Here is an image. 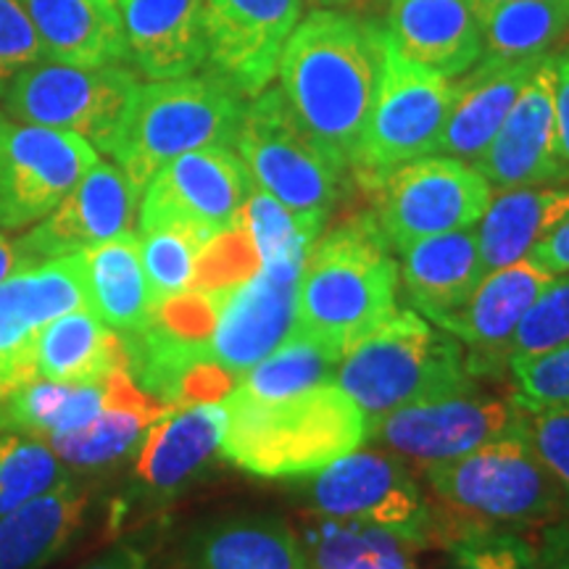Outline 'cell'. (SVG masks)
<instances>
[{"mask_svg":"<svg viewBox=\"0 0 569 569\" xmlns=\"http://www.w3.org/2000/svg\"><path fill=\"white\" fill-rule=\"evenodd\" d=\"M138 88V71L124 63L74 67L40 59L9 84L0 103L11 122L74 132L109 153Z\"/></svg>","mask_w":569,"mask_h":569,"instance_id":"cell-8","label":"cell"},{"mask_svg":"<svg viewBox=\"0 0 569 569\" xmlns=\"http://www.w3.org/2000/svg\"><path fill=\"white\" fill-rule=\"evenodd\" d=\"M386 34L403 59L451 80L482 59L480 21L469 0H386Z\"/></svg>","mask_w":569,"mask_h":569,"instance_id":"cell-22","label":"cell"},{"mask_svg":"<svg viewBox=\"0 0 569 569\" xmlns=\"http://www.w3.org/2000/svg\"><path fill=\"white\" fill-rule=\"evenodd\" d=\"M375 217L398 253L432 234L475 227L490 203V184L453 156H422L372 184Z\"/></svg>","mask_w":569,"mask_h":569,"instance_id":"cell-11","label":"cell"},{"mask_svg":"<svg viewBox=\"0 0 569 569\" xmlns=\"http://www.w3.org/2000/svg\"><path fill=\"white\" fill-rule=\"evenodd\" d=\"M182 569H309V557L282 517L246 515L196 530L182 551Z\"/></svg>","mask_w":569,"mask_h":569,"instance_id":"cell-26","label":"cell"},{"mask_svg":"<svg viewBox=\"0 0 569 569\" xmlns=\"http://www.w3.org/2000/svg\"><path fill=\"white\" fill-rule=\"evenodd\" d=\"M106 409L103 382H53L46 377L21 386L6 403L3 430L32 438H53L88 427Z\"/></svg>","mask_w":569,"mask_h":569,"instance_id":"cell-33","label":"cell"},{"mask_svg":"<svg viewBox=\"0 0 569 569\" xmlns=\"http://www.w3.org/2000/svg\"><path fill=\"white\" fill-rule=\"evenodd\" d=\"M24 267L30 264H27L24 253H21L19 240H11L9 232L0 230V282L9 280L13 272H19Z\"/></svg>","mask_w":569,"mask_h":569,"instance_id":"cell-49","label":"cell"},{"mask_svg":"<svg viewBox=\"0 0 569 569\" xmlns=\"http://www.w3.org/2000/svg\"><path fill=\"white\" fill-rule=\"evenodd\" d=\"M46 59L24 0H0V98L34 61Z\"/></svg>","mask_w":569,"mask_h":569,"instance_id":"cell-44","label":"cell"},{"mask_svg":"<svg viewBox=\"0 0 569 569\" xmlns=\"http://www.w3.org/2000/svg\"><path fill=\"white\" fill-rule=\"evenodd\" d=\"M425 472L443 511L461 522L519 532L543 528L567 511L565 496L532 451L522 425L478 451L425 467Z\"/></svg>","mask_w":569,"mask_h":569,"instance_id":"cell-6","label":"cell"},{"mask_svg":"<svg viewBox=\"0 0 569 569\" xmlns=\"http://www.w3.org/2000/svg\"><path fill=\"white\" fill-rule=\"evenodd\" d=\"M386 30L343 9H311L284 42L282 96L340 163L351 169L382 74Z\"/></svg>","mask_w":569,"mask_h":569,"instance_id":"cell-1","label":"cell"},{"mask_svg":"<svg viewBox=\"0 0 569 569\" xmlns=\"http://www.w3.org/2000/svg\"><path fill=\"white\" fill-rule=\"evenodd\" d=\"M98 159L80 134L9 119L0 130V230L46 219Z\"/></svg>","mask_w":569,"mask_h":569,"instance_id":"cell-13","label":"cell"},{"mask_svg":"<svg viewBox=\"0 0 569 569\" xmlns=\"http://www.w3.org/2000/svg\"><path fill=\"white\" fill-rule=\"evenodd\" d=\"M557 63V88H553V103H557V132L561 156L569 163V51L553 56Z\"/></svg>","mask_w":569,"mask_h":569,"instance_id":"cell-47","label":"cell"},{"mask_svg":"<svg viewBox=\"0 0 569 569\" xmlns=\"http://www.w3.org/2000/svg\"><path fill=\"white\" fill-rule=\"evenodd\" d=\"M117 369H127L122 336L106 327L92 311H67L56 317L38 338V375L53 382H103Z\"/></svg>","mask_w":569,"mask_h":569,"instance_id":"cell-32","label":"cell"},{"mask_svg":"<svg viewBox=\"0 0 569 569\" xmlns=\"http://www.w3.org/2000/svg\"><path fill=\"white\" fill-rule=\"evenodd\" d=\"M532 264L543 269L546 274L559 277L569 272V219H565L557 230L546 234L540 243L528 253Z\"/></svg>","mask_w":569,"mask_h":569,"instance_id":"cell-45","label":"cell"},{"mask_svg":"<svg viewBox=\"0 0 569 569\" xmlns=\"http://www.w3.org/2000/svg\"><path fill=\"white\" fill-rule=\"evenodd\" d=\"M246 98L211 71L140 82L109 156L138 190L163 163L198 148H234Z\"/></svg>","mask_w":569,"mask_h":569,"instance_id":"cell-4","label":"cell"},{"mask_svg":"<svg viewBox=\"0 0 569 569\" xmlns=\"http://www.w3.org/2000/svg\"><path fill=\"white\" fill-rule=\"evenodd\" d=\"M436 546L448 551V569H546L536 543L517 530L461 522L448 511L436 515Z\"/></svg>","mask_w":569,"mask_h":569,"instance_id":"cell-37","label":"cell"},{"mask_svg":"<svg viewBox=\"0 0 569 569\" xmlns=\"http://www.w3.org/2000/svg\"><path fill=\"white\" fill-rule=\"evenodd\" d=\"M303 261L306 256L261 261L248 280L217 296L209 338L213 365L240 377L290 336Z\"/></svg>","mask_w":569,"mask_h":569,"instance_id":"cell-16","label":"cell"},{"mask_svg":"<svg viewBox=\"0 0 569 569\" xmlns=\"http://www.w3.org/2000/svg\"><path fill=\"white\" fill-rule=\"evenodd\" d=\"M71 478L48 440L32 436L0 438V517L53 490Z\"/></svg>","mask_w":569,"mask_h":569,"instance_id":"cell-38","label":"cell"},{"mask_svg":"<svg viewBox=\"0 0 569 569\" xmlns=\"http://www.w3.org/2000/svg\"><path fill=\"white\" fill-rule=\"evenodd\" d=\"M84 569H148V557L138 549V546L122 543Z\"/></svg>","mask_w":569,"mask_h":569,"instance_id":"cell-48","label":"cell"},{"mask_svg":"<svg viewBox=\"0 0 569 569\" xmlns=\"http://www.w3.org/2000/svg\"><path fill=\"white\" fill-rule=\"evenodd\" d=\"M519 425L522 409L511 398L467 390L390 411L369 425V438L382 440L396 457L430 467L478 451Z\"/></svg>","mask_w":569,"mask_h":569,"instance_id":"cell-15","label":"cell"},{"mask_svg":"<svg viewBox=\"0 0 569 569\" xmlns=\"http://www.w3.org/2000/svg\"><path fill=\"white\" fill-rule=\"evenodd\" d=\"M340 359L343 353L322 340L290 330V336L267 359L238 377L234 388L253 398H267V401L293 396L301 390L336 382Z\"/></svg>","mask_w":569,"mask_h":569,"instance_id":"cell-35","label":"cell"},{"mask_svg":"<svg viewBox=\"0 0 569 569\" xmlns=\"http://www.w3.org/2000/svg\"><path fill=\"white\" fill-rule=\"evenodd\" d=\"M6 124H9V117H6V113H3V109H0V130H3V127Z\"/></svg>","mask_w":569,"mask_h":569,"instance_id":"cell-52","label":"cell"},{"mask_svg":"<svg viewBox=\"0 0 569 569\" xmlns=\"http://www.w3.org/2000/svg\"><path fill=\"white\" fill-rule=\"evenodd\" d=\"M206 240L198 234L172 230V227L140 232V261L153 306L193 288L198 256Z\"/></svg>","mask_w":569,"mask_h":569,"instance_id":"cell-39","label":"cell"},{"mask_svg":"<svg viewBox=\"0 0 569 569\" xmlns=\"http://www.w3.org/2000/svg\"><path fill=\"white\" fill-rule=\"evenodd\" d=\"M306 498L319 517L386 530L411 549L436 546V515L396 453L351 451L319 469Z\"/></svg>","mask_w":569,"mask_h":569,"instance_id":"cell-10","label":"cell"},{"mask_svg":"<svg viewBox=\"0 0 569 569\" xmlns=\"http://www.w3.org/2000/svg\"><path fill=\"white\" fill-rule=\"evenodd\" d=\"M88 306L80 253L30 264L0 282V430L6 403L38 375V338L56 317Z\"/></svg>","mask_w":569,"mask_h":569,"instance_id":"cell-14","label":"cell"},{"mask_svg":"<svg viewBox=\"0 0 569 569\" xmlns=\"http://www.w3.org/2000/svg\"><path fill=\"white\" fill-rule=\"evenodd\" d=\"M348 3L353 0H303V6H311V9H343Z\"/></svg>","mask_w":569,"mask_h":569,"instance_id":"cell-50","label":"cell"},{"mask_svg":"<svg viewBox=\"0 0 569 569\" xmlns=\"http://www.w3.org/2000/svg\"><path fill=\"white\" fill-rule=\"evenodd\" d=\"M234 148L256 188L325 230L348 167L306 130L280 88H267L246 103Z\"/></svg>","mask_w":569,"mask_h":569,"instance_id":"cell-7","label":"cell"},{"mask_svg":"<svg viewBox=\"0 0 569 569\" xmlns=\"http://www.w3.org/2000/svg\"><path fill=\"white\" fill-rule=\"evenodd\" d=\"M222 457L259 478H303L348 457L369 438V422L336 382L284 398L224 396Z\"/></svg>","mask_w":569,"mask_h":569,"instance_id":"cell-2","label":"cell"},{"mask_svg":"<svg viewBox=\"0 0 569 569\" xmlns=\"http://www.w3.org/2000/svg\"><path fill=\"white\" fill-rule=\"evenodd\" d=\"M309 565L315 569H415L411 546L386 530L327 519L309 532Z\"/></svg>","mask_w":569,"mask_h":569,"instance_id":"cell-36","label":"cell"},{"mask_svg":"<svg viewBox=\"0 0 569 569\" xmlns=\"http://www.w3.org/2000/svg\"><path fill=\"white\" fill-rule=\"evenodd\" d=\"M517 380L511 401L522 409L569 407V343L509 365Z\"/></svg>","mask_w":569,"mask_h":569,"instance_id":"cell-42","label":"cell"},{"mask_svg":"<svg viewBox=\"0 0 569 569\" xmlns=\"http://www.w3.org/2000/svg\"><path fill=\"white\" fill-rule=\"evenodd\" d=\"M336 386L365 411L369 425L411 403L475 390L461 343L411 309L396 311L348 348Z\"/></svg>","mask_w":569,"mask_h":569,"instance_id":"cell-5","label":"cell"},{"mask_svg":"<svg viewBox=\"0 0 569 569\" xmlns=\"http://www.w3.org/2000/svg\"><path fill=\"white\" fill-rule=\"evenodd\" d=\"M453 96L451 77L403 59L386 34L380 88L351 161L359 180L372 188L390 169L436 153Z\"/></svg>","mask_w":569,"mask_h":569,"instance_id":"cell-9","label":"cell"},{"mask_svg":"<svg viewBox=\"0 0 569 569\" xmlns=\"http://www.w3.org/2000/svg\"><path fill=\"white\" fill-rule=\"evenodd\" d=\"M546 56V53H543ZM543 56L536 59H496L482 56L457 82L451 113H448L438 151L461 161H475L507 122L519 92L530 82L532 71Z\"/></svg>","mask_w":569,"mask_h":569,"instance_id":"cell-24","label":"cell"},{"mask_svg":"<svg viewBox=\"0 0 569 569\" xmlns=\"http://www.w3.org/2000/svg\"><path fill=\"white\" fill-rule=\"evenodd\" d=\"M569 219V188H511L490 198L478 222L480 259L486 274L528 259L551 230Z\"/></svg>","mask_w":569,"mask_h":569,"instance_id":"cell-30","label":"cell"},{"mask_svg":"<svg viewBox=\"0 0 569 569\" xmlns=\"http://www.w3.org/2000/svg\"><path fill=\"white\" fill-rule=\"evenodd\" d=\"M551 280L553 277L530 259H522L482 277L475 293L457 311H448L432 325L469 348V375L498 377L509 369L507 346L519 319Z\"/></svg>","mask_w":569,"mask_h":569,"instance_id":"cell-20","label":"cell"},{"mask_svg":"<svg viewBox=\"0 0 569 569\" xmlns=\"http://www.w3.org/2000/svg\"><path fill=\"white\" fill-rule=\"evenodd\" d=\"M256 188L243 159L232 148H198L163 163L140 193V232H193L209 240L238 224Z\"/></svg>","mask_w":569,"mask_h":569,"instance_id":"cell-12","label":"cell"},{"mask_svg":"<svg viewBox=\"0 0 569 569\" xmlns=\"http://www.w3.org/2000/svg\"><path fill=\"white\" fill-rule=\"evenodd\" d=\"M127 63L146 80H174L206 67V0H124Z\"/></svg>","mask_w":569,"mask_h":569,"instance_id":"cell-23","label":"cell"},{"mask_svg":"<svg viewBox=\"0 0 569 569\" xmlns=\"http://www.w3.org/2000/svg\"><path fill=\"white\" fill-rule=\"evenodd\" d=\"M301 17L303 0H206L203 69L251 101L272 84Z\"/></svg>","mask_w":569,"mask_h":569,"instance_id":"cell-17","label":"cell"},{"mask_svg":"<svg viewBox=\"0 0 569 569\" xmlns=\"http://www.w3.org/2000/svg\"><path fill=\"white\" fill-rule=\"evenodd\" d=\"M375 213L319 234L298 282L293 330L346 353L396 315L398 267Z\"/></svg>","mask_w":569,"mask_h":569,"instance_id":"cell-3","label":"cell"},{"mask_svg":"<svg viewBox=\"0 0 569 569\" xmlns=\"http://www.w3.org/2000/svg\"><path fill=\"white\" fill-rule=\"evenodd\" d=\"M138 201V190L122 169L98 159L59 206L19 238L27 264L80 253L132 232Z\"/></svg>","mask_w":569,"mask_h":569,"instance_id":"cell-19","label":"cell"},{"mask_svg":"<svg viewBox=\"0 0 569 569\" xmlns=\"http://www.w3.org/2000/svg\"><path fill=\"white\" fill-rule=\"evenodd\" d=\"M169 407L138 388L127 369L106 377V409L88 427L48 438L67 467L101 469L130 457L142 436Z\"/></svg>","mask_w":569,"mask_h":569,"instance_id":"cell-25","label":"cell"},{"mask_svg":"<svg viewBox=\"0 0 569 569\" xmlns=\"http://www.w3.org/2000/svg\"><path fill=\"white\" fill-rule=\"evenodd\" d=\"M401 259L409 301L430 322L457 311L486 277L475 227L417 240L403 248Z\"/></svg>","mask_w":569,"mask_h":569,"instance_id":"cell-28","label":"cell"},{"mask_svg":"<svg viewBox=\"0 0 569 569\" xmlns=\"http://www.w3.org/2000/svg\"><path fill=\"white\" fill-rule=\"evenodd\" d=\"M569 343V272L559 274L519 319L507 346V361L532 359Z\"/></svg>","mask_w":569,"mask_h":569,"instance_id":"cell-41","label":"cell"},{"mask_svg":"<svg viewBox=\"0 0 569 569\" xmlns=\"http://www.w3.org/2000/svg\"><path fill=\"white\" fill-rule=\"evenodd\" d=\"M240 222L259 253V261L309 256V248L322 234V230L296 217L288 206H282L261 188L251 190L243 211H240Z\"/></svg>","mask_w":569,"mask_h":569,"instance_id":"cell-40","label":"cell"},{"mask_svg":"<svg viewBox=\"0 0 569 569\" xmlns=\"http://www.w3.org/2000/svg\"><path fill=\"white\" fill-rule=\"evenodd\" d=\"M522 409V407H519ZM522 430L528 436L532 451L549 469L557 482L565 507L569 511V407H543L522 409Z\"/></svg>","mask_w":569,"mask_h":569,"instance_id":"cell-43","label":"cell"},{"mask_svg":"<svg viewBox=\"0 0 569 569\" xmlns=\"http://www.w3.org/2000/svg\"><path fill=\"white\" fill-rule=\"evenodd\" d=\"M553 88L557 63L553 56H543L511 106L507 122L472 163L490 188H546L569 180V163L559 146Z\"/></svg>","mask_w":569,"mask_h":569,"instance_id":"cell-18","label":"cell"},{"mask_svg":"<svg viewBox=\"0 0 569 569\" xmlns=\"http://www.w3.org/2000/svg\"><path fill=\"white\" fill-rule=\"evenodd\" d=\"M42 56L74 67L127 63L122 11L111 0H24Z\"/></svg>","mask_w":569,"mask_h":569,"instance_id":"cell-27","label":"cell"},{"mask_svg":"<svg viewBox=\"0 0 569 569\" xmlns=\"http://www.w3.org/2000/svg\"><path fill=\"white\" fill-rule=\"evenodd\" d=\"M536 549L546 569H569V522L553 519L543 525L538 532Z\"/></svg>","mask_w":569,"mask_h":569,"instance_id":"cell-46","label":"cell"},{"mask_svg":"<svg viewBox=\"0 0 569 569\" xmlns=\"http://www.w3.org/2000/svg\"><path fill=\"white\" fill-rule=\"evenodd\" d=\"M84 284L88 309L119 336H132L151 322L156 306L140 261V234L84 248Z\"/></svg>","mask_w":569,"mask_h":569,"instance_id":"cell-31","label":"cell"},{"mask_svg":"<svg viewBox=\"0 0 569 569\" xmlns=\"http://www.w3.org/2000/svg\"><path fill=\"white\" fill-rule=\"evenodd\" d=\"M111 3H113V6H119V9H122V3H124V0H111Z\"/></svg>","mask_w":569,"mask_h":569,"instance_id":"cell-53","label":"cell"},{"mask_svg":"<svg viewBox=\"0 0 569 569\" xmlns=\"http://www.w3.org/2000/svg\"><path fill=\"white\" fill-rule=\"evenodd\" d=\"M227 409L222 401L169 407L140 440L134 475L151 496L172 498L209 467L222 446Z\"/></svg>","mask_w":569,"mask_h":569,"instance_id":"cell-21","label":"cell"},{"mask_svg":"<svg viewBox=\"0 0 569 569\" xmlns=\"http://www.w3.org/2000/svg\"><path fill=\"white\" fill-rule=\"evenodd\" d=\"M498 3H511V0H469V6H472L475 13L490 9V6H498Z\"/></svg>","mask_w":569,"mask_h":569,"instance_id":"cell-51","label":"cell"},{"mask_svg":"<svg viewBox=\"0 0 569 569\" xmlns=\"http://www.w3.org/2000/svg\"><path fill=\"white\" fill-rule=\"evenodd\" d=\"M90 498L74 480L61 482L0 517V569H42L80 536Z\"/></svg>","mask_w":569,"mask_h":569,"instance_id":"cell-29","label":"cell"},{"mask_svg":"<svg viewBox=\"0 0 569 569\" xmlns=\"http://www.w3.org/2000/svg\"><path fill=\"white\" fill-rule=\"evenodd\" d=\"M482 56L536 59L569 30V0H511L478 13Z\"/></svg>","mask_w":569,"mask_h":569,"instance_id":"cell-34","label":"cell"}]
</instances>
